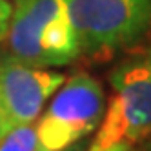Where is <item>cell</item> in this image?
Returning a JSON list of instances; mask_svg holds the SVG:
<instances>
[{
  "label": "cell",
  "instance_id": "cell-1",
  "mask_svg": "<svg viewBox=\"0 0 151 151\" xmlns=\"http://www.w3.org/2000/svg\"><path fill=\"white\" fill-rule=\"evenodd\" d=\"M7 42L13 58L35 68L66 66L80 55L66 0H17Z\"/></svg>",
  "mask_w": 151,
  "mask_h": 151
},
{
  "label": "cell",
  "instance_id": "cell-9",
  "mask_svg": "<svg viewBox=\"0 0 151 151\" xmlns=\"http://www.w3.org/2000/svg\"><path fill=\"white\" fill-rule=\"evenodd\" d=\"M102 151H133V147H131V144H127V142H116V144L106 147Z\"/></svg>",
  "mask_w": 151,
  "mask_h": 151
},
{
  "label": "cell",
  "instance_id": "cell-7",
  "mask_svg": "<svg viewBox=\"0 0 151 151\" xmlns=\"http://www.w3.org/2000/svg\"><path fill=\"white\" fill-rule=\"evenodd\" d=\"M11 11H13V7H11V4H9V0H0V42L7 37Z\"/></svg>",
  "mask_w": 151,
  "mask_h": 151
},
{
  "label": "cell",
  "instance_id": "cell-10",
  "mask_svg": "<svg viewBox=\"0 0 151 151\" xmlns=\"http://www.w3.org/2000/svg\"><path fill=\"white\" fill-rule=\"evenodd\" d=\"M58 151H84V146L80 142H77V144H73V146H69L66 149H58Z\"/></svg>",
  "mask_w": 151,
  "mask_h": 151
},
{
  "label": "cell",
  "instance_id": "cell-6",
  "mask_svg": "<svg viewBox=\"0 0 151 151\" xmlns=\"http://www.w3.org/2000/svg\"><path fill=\"white\" fill-rule=\"evenodd\" d=\"M0 151H38L37 126L27 124L13 127L0 140Z\"/></svg>",
  "mask_w": 151,
  "mask_h": 151
},
{
  "label": "cell",
  "instance_id": "cell-2",
  "mask_svg": "<svg viewBox=\"0 0 151 151\" xmlns=\"http://www.w3.org/2000/svg\"><path fill=\"white\" fill-rule=\"evenodd\" d=\"M109 80L113 95L88 151L116 142L133 146L151 135V53L122 62Z\"/></svg>",
  "mask_w": 151,
  "mask_h": 151
},
{
  "label": "cell",
  "instance_id": "cell-4",
  "mask_svg": "<svg viewBox=\"0 0 151 151\" xmlns=\"http://www.w3.org/2000/svg\"><path fill=\"white\" fill-rule=\"evenodd\" d=\"M106 113V95L99 80L78 73L64 82L37 124L38 151L66 149L91 135Z\"/></svg>",
  "mask_w": 151,
  "mask_h": 151
},
{
  "label": "cell",
  "instance_id": "cell-5",
  "mask_svg": "<svg viewBox=\"0 0 151 151\" xmlns=\"http://www.w3.org/2000/svg\"><path fill=\"white\" fill-rule=\"evenodd\" d=\"M66 77L47 68H35L17 58L0 62V104L9 127L35 124L46 102Z\"/></svg>",
  "mask_w": 151,
  "mask_h": 151
},
{
  "label": "cell",
  "instance_id": "cell-3",
  "mask_svg": "<svg viewBox=\"0 0 151 151\" xmlns=\"http://www.w3.org/2000/svg\"><path fill=\"white\" fill-rule=\"evenodd\" d=\"M80 53L100 55L135 44L151 24V0H66Z\"/></svg>",
  "mask_w": 151,
  "mask_h": 151
},
{
  "label": "cell",
  "instance_id": "cell-8",
  "mask_svg": "<svg viewBox=\"0 0 151 151\" xmlns=\"http://www.w3.org/2000/svg\"><path fill=\"white\" fill-rule=\"evenodd\" d=\"M9 131H11V127H9V124H7V116H6V113H4L2 104H0V140H2Z\"/></svg>",
  "mask_w": 151,
  "mask_h": 151
}]
</instances>
